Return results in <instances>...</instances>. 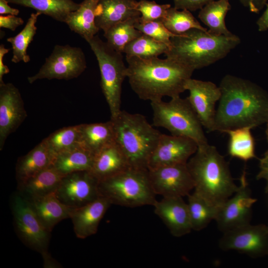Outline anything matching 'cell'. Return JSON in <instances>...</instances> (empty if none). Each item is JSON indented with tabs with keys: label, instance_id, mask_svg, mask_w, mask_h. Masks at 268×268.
<instances>
[{
	"label": "cell",
	"instance_id": "e575fe53",
	"mask_svg": "<svg viewBox=\"0 0 268 268\" xmlns=\"http://www.w3.org/2000/svg\"><path fill=\"white\" fill-rule=\"evenodd\" d=\"M162 20L165 26L176 35L182 34L194 28L207 31V29L201 26L191 11L187 9H178L171 7Z\"/></svg>",
	"mask_w": 268,
	"mask_h": 268
},
{
	"label": "cell",
	"instance_id": "cb8c5ba5",
	"mask_svg": "<svg viewBox=\"0 0 268 268\" xmlns=\"http://www.w3.org/2000/svg\"><path fill=\"white\" fill-rule=\"evenodd\" d=\"M54 159V156L43 139L17 160L15 167L17 184L52 166Z\"/></svg>",
	"mask_w": 268,
	"mask_h": 268
},
{
	"label": "cell",
	"instance_id": "836d02e7",
	"mask_svg": "<svg viewBox=\"0 0 268 268\" xmlns=\"http://www.w3.org/2000/svg\"><path fill=\"white\" fill-rule=\"evenodd\" d=\"M169 48L166 44L142 34L126 46L123 53L126 54V58L136 57L150 59L165 54Z\"/></svg>",
	"mask_w": 268,
	"mask_h": 268
},
{
	"label": "cell",
	"instance_id": "1f68e13d",
	"mask_svg": "<svg viewBox=\"0 0 268 268\" xmlns=\"http://www.w3.org/2000/svg\"><path fill=\"white\" fill-rule=\"evenodd\" d=\"M140 16L118 23L104 32L107 43L114 50L123 53L126 46L142 33L135 27Z\"/></svg>",
	"mask_w": 268,
	"mask_h": 268
},
{
	"label": "cell",
	"instance_id": "b9f144b4",
	"mask_svg": "<svg viewBox=\"0 0 268 268\" xmlns=\"http://www.w3.org/2000/svg\"><path fill=\"white\" fill-rule=\"evenodd\" d=\"M8 3L5 0H0V14H11L17 16L19 10L17 8L11 7Z\"/></svg>",
	"mask_w": 268,
	"mask_h": 268
},
{
	"label": "cell",
	"instance_id": "4fadbf2b",
	"mask_svg": "<svg viewBox=\"0 0 268 268\" xmlns=\"http://www.w3.org/2000/svg\"><path fill=\"white\" fill-rule=\"evenodd\" d=\"M99 180L90 171H81L63 176L55 194L70 208L82 206L100 197Z\"/></svg>",
	"mask_w": 268,
	"mask_h": 268
},
{
	"label": "cell",
	"instance_id": "d6a6232c",
	"mask_svg": "<svg viewBox=\"0 0 268 268\" xmlns=\"http://www.w3.org/2000/svg\"><path fill=\"white\" fill-rule=\"evenodd\" d=\"M41 14L38 12L32 13L23 29L15 36L9 37L6 39L12 46V62L18 63L23 62L26 63L30 61L27 50L36 34L37 31L36 23L38 16Z\"/></svg>",
	"mask_w": 268,
	"mask_h": 268
},
{
	"label": "cell",
	"instance_id": "9c48e42d",
	"mask_svg": "<svg viewBox=\"0 0 268 268\" xmlns=\"http://www.w3.org/2000/svg\"><path fill=\"white\" fill-rule=\"evenodd\" d=\"M11 202L14 228L19 238L27 247L40 253L43 258L49 256L48 247L51 232L18 192L14 194Z\"/></svg>",
	"mask_w": 268,
	"mask_h": 268
},
{
	"label": "cell",
	"instance_id": "9a60e30c",
	"mask_svg": "<svg viewBox=\"0 0 268 268\" xmlns=\"http://www.w3.org/2000/svg\"><path fill=\"white\" fill-rule=\"evenodd\" d=\"M188 97L203 127L214 132L215 105L221 97L219 86L209 81L189 78L185 85Z\"/></svg>",
	"mask_w": 268,
	"mask_h": 268
},
{
	"label": "cell",
	"instance_id": "d4e9b609",
	"mask_svg": "<svg viewBox=\"0 0 268 268\" xmlns=\"http://www.w3.org/2000/svg\"><path fill=\"white\" fill-rule=\"evenodd\" d=\"M115 142L113 121L80 124V144L94 155Z\"/></svg>",
	"mask_w": 268,
	"mask_h": 268
},
{
	"label": "cell",
	"instance_id": "8992f818",
	"mask_svg": "<svg viewBox=\"0 0 268 268\" xmlns=\"http://www.w3.org/2000/svg\"><path fill=\"white\" fill-rule=\"evenodd\" d=\"M101 197L112 204L135 207L153 206L156 200L148 178V170L130 167L99 182Z\"/></svg>",
	"mask_w": 268,
	"mask_h": 268
},
{
	"label": "cell",
	"instance_id": "30bf717a",
	"mask_svg": "<svg viewBox=\"0 0 268 268\" xmlns=\"http://www.w3.org/2000/svg\"><path fill=\"white\" fill-rule=\"evenodd\" d=\"M86 68L85 56L81 48L56 45L39 71L27 80L31 84L43 79L69 80L78 77Z\"/></svg>",
	"mask_w": 268,
	"mask_h": 268
},
{
	"label": "cell",
	"instance_id": "44dd1931",
	"mask_svg": "<svg viewBox=\"0 0 268 268\" xmlns=\"http://www.w3.org/2000/svg\"><path fill=\"white\" fill-rule=\"evenodd\" d=\"M130 167L127 157L115 142L94 155L90 171L100 181L116 175Z\"/></svg>",
	"mask_w": 268,
	"mask_h": 268
},
{
	"label": "cell",
	"instance_id": "e0dca14e",
	"mask_svg": "<svg viewBox=\"0 0 268 268\" xmlns=\"http://www.w3.org/2000/svg\"><path fill=\"white\" fill-rule=\"evenodd\" d=\"M27 116L18 89L11 83L0 84V150L8 136Z\"/></svg>",
	"mask_w": 268,
	"mask_h": 268
},
{
	"label": "cell",
	"instance_id": "ee69618b",
	"mask_svg": "<svg viewBox=\"0 0 268 268\" xmlns=\"http://www.w3.org/2000/svg\"><path fill=\"white\" fill-rule=\"evenodd\" d=\"M257 180L265 179L267 181L265 192L268 193V168H261L260 171L257 175Z\"/></svg>",
	"mask_w": 268,
	"mask_h": 268
},
{
	"label": "cell",
	"instance_id": "7402d4cb",
	"mask_svg": "<svg viewBox=\"0 0 268 268\" xmlns=\"http://www.w3.org/2000/svg\"><path fill=\"white\" fill-rule=\"evenodd\" d=\"M63 177L52 165L17 184V192L26 200L55 193Z\"/></svg>",
	"mask_w": 268,
	"mask_h": 268
},
{
	"label": "cell",
	"instance_id": "52a82bcc",
	"mask_svg": "<svg viewBox=\"0 0 268 268\" xmlns=\"http://www.w3.org/2000/svg\"><path fill=\"white\" fill-rule=\"evenodd\" d=\"M150 104L153 126L163 128L172 135L190 138L198 146L208 143L203 126L188 97L178 96L168 102L161 100Z\"/></svg>",
	"mask_w": 268,
	"mask_h": 268
},
{
	"label": "cell",
	"instance_id": "f546056e",
	"mask_svg": "<svg viewBox=\"0 0 268 268\" xmlns=\"http://www.w3.org/2000/svg\"><path fill=\"white\" fill-rule=\"evenodd\" d=\"M248 127L236 128L227 131L229 137V154L244 161L255 158V141Z\"/></svg>",
	"mask_w": 268,
	"mask_h": 268
},
{
	"label": "cell",
	"instance_id": "ba28073f",
	"mask_svg": "<svg viewBox=\"0 0 268 268\" xmlns=\"http://www.w3.org/2000/svg\"><path fill=\"white\" fill-rule=\"evenodd\" d=\"M98 62L101 87L108 105L111 118L121 112L122 84L126 76L123 53L112 49L98 35L87 40Z\"/></svg>",
	"mask_w": 268,
	"mask_h": 268
},
{
	"label": "cell",
	"instance_id": "7dc6e473",
	"mask_svg": "<svg viewBox=\"0 0 268 268\" xmlns=\"http://www.w3.org/2000/svg\"><path fill=\"white\" fill-rule=\"evenodd\" d=\"M256 0H240L241 3L246 7H248L250 10L253 12L254 4Z\"/></svg>",
	"mask_w": 268,
	"mask_h": 268
},
{
	"label": "cell",
	"instance_id": "74e56055",
	"mask_svg": "<svg viewBox=\"0 0 268 268\" xmlns=\"http://www.w3.org/2000/svg\"><path fill=\"white\" fill-rule=\"evenodd\" d=\"M171 7L170 4H160L154 1L140 0L137 1L136 8L140 14V21L148 22L162 19Z\"/></svg>",
	"mask_w": 268,
	"mask_h": 268
},
{
	"label": "cell",
	"instance_id": "8d00e7d4",
	"mask_svg": "<svg viewBox=\"0 0 268 268\" xmlns=\"http://www.w3.org/2000/svg\"><path fill=\"white\" fill-rule=\"evenodd\" d=\"M139 18L140 17L134 25L137 29L142 34L147 35L170 47L171 38L177 35L171 32L165 26L162 19L141 22Z\"/></svg>",
	"mask_w": 268,
	"mask_h": 268
},
{
	"label": "cell",
	"instance_id": "4316f807",
	"mask_svg": "<svg viewBox=\"0 0 268 268\" xmlns=\"http://www.w3.org/2000/svg\"><path fill=\"white\" fill-rule=\"evenodd\" d=\"M94 158V155L80 143L56 155L52 165L64 176L77 171H90Z\"/></svg>",
	"mask_w": 268,
	"mask_h": 268
},
{
	"label": "cell",
	"instance_id": "3957f363",
	"mask_svg": "<svg viewBox=\"0 0 268 268\" xmlns=\"http://www.w3.org/2000/svg\"><path fill=\"white\" fill-rule=\"evenodd\" d=\"M187 164L194 192L211 205L219 208L237 191L228 164L214 146L199 145Z\"/></svg>",
	"mask_w": 268,
	"mask_h": 268
},
{
	"label": "cell",
	"instance_id": "ac0fdd59",
	"mask_svg": "<svg viewBox=\"0 0 268 268\" xmlns=\"http://www.w3.org/2000/svg\"><path fill=\"white\" fill-rule=\"evenodd\" d=\"M153 206L154 213L172 236L182 237L193 230L188 204L183 197H163L156 200Z\"/></svg>",
	"mask_w": 268,
	"mask_h": 268
},
{
	"label": "cell",
	"instance_id": "ab89813d",
	"mask_svg": "<svg viewBox=\"0 0 268 268\" xmlns=\"http://www.w3.org/2000/svg\"><path fill=\"white\" fill-rule=\"evenodd\" d=\"M24 23V20L20 17L16 15L8 14L0 16V27L15 31L16 28Z\"/></svg>",
	"mask_w": 268,
	"mask_h": 268
},
{
	"label": "cell",
	"instance_id": "bcb514c9",
	"mask_svg": "<svg viewBox=\"0 0 268 268\" xmlns=\"http://www.w3.org/2000/svg\"><path fill=\"white\" fill-rule=\"evenodd\" d=\"M261 168H268V150L266 152L264 156L260 160Z\"/></svg>",
	"mask_w": 268,
	"mask_h": 268
},
{
	"label": "cell",
	"instance_id": "f6af8a7d",
	"mask_svg": "<svg viewBox=\"0 0 268 268\" xmlns=\"http://www.w3.org/2000/svg\"><path fill=\"white\" fill-rule=\"evenodd\" d=\"M268 2V0H256L254 4L253 12H258L264 7Z\"/></svg>",
	"mask_w": 268,
	"mask_h": 268
},
{
	"label": "cell",
	"instance_id": "484cf974",
	"mask_svg": "<svg viewBox=\"0 0 268 268\" xmlns=\"http://www.w3.org/2000/svg\"><path fill=\"white\" fill-rule=\"evenodd\" d=\"M99 0H83L79 7L71 12L65 22L69 28L86 41L100 30L95 23V9Z\"/></svg>",
	"mask_w": 268,
	"mask_h": 268
},
{
	"label": "cell",
	"instance_id": "7bdbcfd3",
	"mask_svg": "<svg viewBox=\"0 0 268 268\" xmlns=\"http://www.w3.org/2000/svg\"><path fill=\"white\" fill-rule=\"evenodd\" d=\"M266 9L257 21L258 30L261 32L268 29V2L266 4Z\"/></svg>",
	"mask_w": 268,
	"mask_h": 268
},
{
	"label": "cell",
	"instance_id": "5bb4252c",
	"mask_svg": "<svg viewBox=\"0 0 268 268\" xmlns=\"http://www.w3.org/2000/svg\"><path fill=\"white\" fill-rule=\"evenodd\" d=\"M151 187L155 194L163 197L188 196L195 184L187 164L162 166L148 170Z\"/></svg>",
	"mask_w": 268,
	"mask_h": 268
},
{
	"label": "cell",
	"instance_id": "8fae6325",
	"mask_svg": "<svg viewBox=\"0 0 268 268\" xmlns=\"http://www.w3.org/2000/svg\"><path fill=\"white\" fill-rule=\"evenodd\" d=\"M256 201L252 197L245 168L237 191L218 208L215 221L219 231L223 233L250 223L252 206Z\"/></svg>",
	"mask_w": 268,
	"mask_h": 268
},
{
	"label": "cell",
	"instance_id": "2e32d148",
	"mask_svg": "<svg viewBox=\"0 0 268 268\" xmlns=\"http://www.w3.org/2000/svg\"><path fill=\"white\" fill-rule=\"evenodd\" d=\"M198 147L197 142L190 138L162 134L149 158L147 169L187 164Z\"/></svg>",
	"mask_w": 268,
	"mask_h": 268
},
{
	"label": "cell",
	"instance_id": "d590c367",
	"mask_svg": "<svg viewBox=\"0 0 268 268\" xmlns=\"http://www.w3.org/2000/svg\"><path fill=\"white\" fill-rule=\"evenodd\" d=\"M44 139L55 157L80 143V124L59 129Z\"/></svg>",
	"mask_w": 268,
	"mask_h": 268
},
{
	"label": "cell",
	"instance_id": "d6986e66",
	"mask_svg": "<svg viewBox=\"0 0 268 268\" xmlns=\"http://www.w3.org/2000/svg\"><path fill=\"white\" fill-rule=\"evenodd\" d=\"M111 205L107 199L100 196L82 206L72 208L69 218L76 236L85 239L95 234L100 222Z\"/></svg>",
	"mask_w": 268,
	"mask_h": 268
},
{
	"label": "cell",
	"instance_id": "60d3db41",
	"mask_svg": "<svg viewBox=\"0 0 268 268\" xmlns=\"http://www.w3.org/2000/svg\"><path fill=\"white\" fill-rule=\"evenodd\" d=\"M10 49H6L3 44L0 45V84L4 83L2 78L4 74H7L9 72L8 67L3 63V56L7 54Z\"/></svg>",
	"mask_w": 268,
	"mask_h": 268
},
{
	"label": "cell",
	"instance_id": "c3c4849f",
	"mask_svg": "<svg viewBox=\"0 0 268 268\" xmlns=\"http://www.w3.org/2000/svg\"><path fill=\"white\" fill-rule=\"evenodd\" d=\"M267 129L266 131V135H267V138L268 142V121L267 122Z\"/></svg>",
	"mask_w": 268,
	"mask_h": 268
},
{
	"label": "cell",
	"instance_id": "7c38bea8",
	"mask_svg": "<svg viewBox=\"0 0 268 268\" xmlns=\"http://www.w3.org/2000/svg\"><path fill=\"white\" fill-rule=\"evenodd\" d=\"M218 246L222 251H236L253 258L268 256V226L249 223L223 233Z\"/></svg>",
	"mask_w": 268,
	"mask_h": 268
},
{
	"label": "cell",
	"instance_id": "5b68a950",
	"mask_svg": "<svg viewBox=\"0 0 268 268\" xmlns=\"http://www.w3.org/2000/svg\"><path fill=\"white\" fill-rule=\"evenodd\" d=\"M110 120L114 124L115 142L127 157L130 166L148 170V161L162 134L141 114L121 110Z\"/></svg>",
	"mask_w": 268,
	"mask_h": 268
},
{
	"label": "cell",
	"instance_id": "6da1fadb",
	"mask_svg": "<svg viewBox=\"0 0 268 268\" xmlns=\"http://www.w3.org/2000/svg\"><path fill=\"white\" fill-rule=\"evenodd\" d=\"M219 87L221 97L214 131L225 133L241 127L252 129L268 121V93L261 87L231 74L222 78Z\"/></svg>",
	"mask_w": 268,
	"mask_h": 268
},
{
	"label": "cell",
	"instance_id": "7a4b0ae2",
	"mask_svg": "<svg viewBox=\"0 0 268 268\" xmlns=\"http://www.w3.org/2000/svg\"><path fill=\"white\" fill-rule=\"evenodd\" d=\"M126 76L134 93L143 100H161L180 96L194 71L171 59L126 58Z\"/></svg>",
	"mask_w": 268,
	"mask_h": 268
},
{
	"label": "cell",
	"instance_id": "f1b7e54d",
	"mask_svg": "<svg viewBox=\"0 0 268 268\" xmlns=\"http://www.w3.org/2000/svg\"><path fill=\"white\" fill-rule=\"evenodd\" d=\"M8 3L32 8L41 14L65 22L68 15L80 5L73 0H5Z\"/></svg>",
	"mask_w": 268,
	"mask_h": 268
},
{
	"label": "cell",
	"instance_id": "277c9868",
	"mask_svg": "<svg viewBox=\"0 0 268 268\" xmlns=\"http://www.w3.org/2000/svg\"><path fill=\"white\" fill-rule=\"evenodd\" d=\"M240 42L236 35H212L194 28L172 37L170 47L165 55L195 70L224 58Z\"/></svg>",
	"mask_w": 268,
	"mask_h": 268
},
{
	"label": "cell",
	"instance_id": "f35d334b",
	"mask_svg": "<svg viewBox=\"0 0 268 268\" xmlns=\"http://www.w3.org/2000/svg\"><path fill=\"white\" fill-rule=\"evenodd\" d=\"M214 0H173L174 7L190 11L201 9L208 3Z\"/></svg>",
	"mask_w": 268,
	"mask_h": 268
},
{
	"label": "cell",
	"instance_id": "4dcf8cb0",
	"mask_svg": "<svg viewBox=\"0 0 268 268\" xmlns=\"http://www.w3.org/2000/svg\"><path fill=\"white\" fill-rule=\"evenodd\" d=\"M187 204L193 230L201 231L215 220L218 208L209 204L196 192L188 196Z\"/></svg>",
	"mask_w": 268,
	"mask_h": 268
},
{
	"label": "cell",
	"instance_id": "603a6c76",
	"mask_svg": "<svg viewBox=\"0 0 268 268\" xmlns=\"http://www.w3.org/2000/svg\"><path fill=\"white\" fill-rule=\"evenodd\" d=\"M26 200L41 223L50 232L59 222L69 218L72 208L61 202L55 193Z\"/></svg>",
	"mask_w": 268,
	"mask_h": 268
},
{
	"label": "cell",
	"instance_id": "ffe728a7",
	"mask_svg": "<svg viewBox=\"0 0 268 268\" xmlns=\"http://www.w3.org/2000/svg\"><path fill=\"white\" fill-rule=\"evenodd\" d=\"M135 0H99L95 9V23L104 32L112 26L140 16Z\"/></svg>",
	"mask_w": 268,
	"mask_h": 268
},
{
	"label": "cell",
	"instance_id": "83f0119b",
	"mask_svg": "<svg viewBox=\"0 0 268 268\" xmlns=\"http://www.w3.org/2000/svg\"><path fill=\"white\" fill-rule=\"evenodd\" d=\"M231 8L229 0H213L201 8L198 17L208 29L207 32L212 35L232 36L226 27L225 18Z\"/></svg>",
	"mask_w": 268,
	"mask_h": 268
}]
</instances>
